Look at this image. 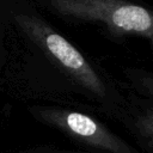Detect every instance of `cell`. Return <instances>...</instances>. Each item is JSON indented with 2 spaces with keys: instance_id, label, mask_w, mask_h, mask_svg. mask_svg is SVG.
Segmentation results:
<instances>
[{
  "instance_id": "obj_2",
  "label": "cell",
  "mask_w": 153,
  "mask_h": 153,
  "mask_svg": "<svg viewBox=\"0 0 153 153\" xmlns=\"http://www.w3.org/2000/svg\"><path fill=\"white\" fill-rule=\"evenodd\" d=\"M16 20L27 37L54 59L75 81L90 91L103 96L104 85L84 55L63 36L53 30L39 18L19 14Z\"/></svg>"
},
{
  "instance_id": "obj_1",
  "label": "cell",
  "mask_w": 153,
  "mask_h": 153,
  "mask_svg": "<svg viewBox=\"0 0 153 153\" xmlns=\"http://www.w3.org/2000/svg\"><path fill=\"white\" fill-rule=\"evenodd\" d=\"M51 7L60 14L87 22L104 23L117 35H140L153 37L151 12L126 0H51Z\"/></svg>"
},
{
  "instance_id": "obj_3",
  "label": "cell",
  "mask_w": 153,
  "mask_h": 153,
  "mask_svg": "<svg viewBox=\"0 0 153 153\" xmlns=\"http://www.w3.org/2000/svg\"><path fill=\"white\" fill-rule=\"evenodd\" d=\"M62 122L68 127L71 131L82 137H103V130L99 128L98 123L91 117L79 114V112H65L61 115Z\"/></svg>"
}]
</instances>
